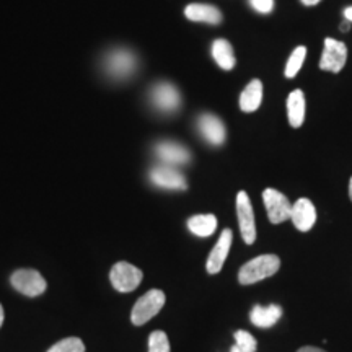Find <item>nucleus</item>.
Returning <instances> with one entry per match:
<instances>
[{
    "mask_svg": "<svg viewBox=\"0 0 352 352\" xmlns=\"http://www.w3.org/2000/svg\"><path fill=\"white\" fill-rule=\"evenodd\" d=\"M297 352H324L318 349V347H311V346H307V347H302V349H298Z\"/></svg>",
    "mask_w": 352,
    "mask_h": 352,
    "instance_id": "obj_26",
    "label": "nucleus"
},
{
    "mask_svg": "<svg viewBox=\"0 0 352 352\" xmlns=\"http://www.w3.org/2000/svg\"><path fill=\"white\" fill-rule=\"evenodd\" d=\"M151 182L158 188L164 189H186V178H184L182 171H178L173 166L164 165L155 166L151 171Z\"/></svg>",
    "mask_w": 352,
    "mask_h": 352,
    "instance_id": "obj_11",
    "label": "nucleus"
},
{
    "mask_svg": "<svg viewBox=\"0 0 352 352\" xmlns=\"http://www.w3.org/2000/svg\"><path fill=\"white\" fill-rule=\"evenodd\" d=\"M344 19L349 20L351 23H352V7H347L346 10H344Z\"/></svg>",
    "mask_w": 352,
    "mask_h": 352,
    "instance_id": "obj_28",
    "label": "nucleus"
},
{
    "mask_svg": "<svg viewBox=\"0 0 352 352\" xmlns=\"http://www.w3.org/2000/svg\"><path fill=\"white\" fill-rule=\"evenodd\" d=\"M47 352H85V344L78 338H65L56 342Z\"/></svg>",
    "mask_w": 352,
    "mask_h": 352,
    "instance_id": "obj_23",
    "label": "nucleus"
},
{
    "mask_svg": "<svg viewBox=\"0 0 352 352\" xmlns=\"http://www.w3.org/2000/svg\"><path fill=\"white\" fill-rule=\"evenodd\" d=\"M155 153L157 157L164 162L165 165H184L191 160V153L184 145L170 142V140H165V142H160L155 145Z\"/></svg>",
    "mask_w": 352,
    "mask_h": 352,
    "instance_id": "obj_14",
    "label": "nucleus"
},
{
    "mask_svg": "<svg viewBox=\"0 0 352 352\" xmlns=\"http://www.w3.org/2000/svg\"><path fill=\"white\" fill-rule=\"evenodd\" d=\"M197 129H199L202 138L212 145H222L226 140V126L215 114H201L199 120H197Z\"/></svg>",
    "mask_w": 352,
    "mask_h": 352,
    "instance_id": "obj_13",
    "label": "nucleus"
},
{
    "mask_svg": "<svg viewBox=\"0 0 352 352\" xmlns=\"http://www.w3.org/2000/svg\"><path fill=\"white\" fill-rule=\"evenodd\" d=\"M138 69V57L129 50H111L103 57V70L114 80H126Z\"/></svg>",
    "mask_w": 352,
    "mask_h": 352,
    "instance_id": "obj_2",
    "label": "nucleus"
},
{
    "mask_svg": "<svg viewBox=\"0 0 352 352\" xmlns=\"http://www.w3.org/2000/svg\"><path fill=\"white\" fill-rule=\"evenodd\" d=\"M184 15L188 20L199 21V23L219 25L222 21V12L209 3H191L184 8Z\"/></svg>",
    "mask_w": 352,
    "mask_h": 352,
    "instance_id": "obj_15",
    "label": "nucleus"
},
{
    "mask_svg": "<svg viewBox=\"0 0 352 352\" xmlns=\"http://www.w3.org/2000/svg\"><path fill=\"white\" fill-rule=\"evenodd\" d=\"M151 101L158 111L173 113L182 107V95L175 85L168 82H160L152 87Z\"/></svg>",
    "mask_w": 352,
    "mask_h": 352,
    "instance_id": "obj_8",
    "label": "nucleus"
},
{
    "mask_svg": "<svg viewBox=\"0 0 352 352\" xmlns=\"http://www.w3.org/2000/svg\"><path fill=\"white\" fill-rule=\"evenodd\" d=\"M165 294L158 289L148 290L145 296H142L135 302L134 308H132L131 321L135 327H142L148 320H152L158 311L165 305Z\"/></svg>",
    "mask_w": 352,
    "mask_h": 352,
    "instance_id": "obj_3",
    "label": "nucleus"
},
{
    "mask_svg": "<svg viewBox=\"0 0 352 352\" xmlns=\"http://www.w3.org/2000/svg\"><path fill=\"white\" fill-rule=\"evenodd\" d=\"M287 118L292 127H300L305 121V95L302 90H294L287 98Z\"/></svg>",
    "mask_w": 352,
    "mask_h": 352,
    "instance_id": "obj_18",
    "label": "nucleus"
},
{
    "mask_svg": "<svg viewBox=\"0 0 352 352\" xmlns=\"http://www.w3.org/2000/svg\"><path fill=\"white\" fill-rule=\"evenodd\" d=\"M188 228L197 236H210L217 230V219L212 214L195 215L188 220Z\"/></svg>",
    "mask_w": 352,
    "mask_h": 352,
    "instance_id": "obj_20",
    "label": "nucleus"
},
{
    "mask_svg": "<svg viewBox=\"0 0 352 352\" xmlns=\"http://www.w3.org/2000/svg\"><path fill=\"white\" fill-rule=\"evenodd\" d=\"M347 59V47L342 41L327 38L324 39V50L320 59V69L328 70V72L340 74L344 69Z\"/></svg>",
    "mask_w": 352,
    "mask_h": 352,
    "instance_id": "obj_9",
    "label": "nucleus"
},
{
    "mask_svg": "<svg viewBox=\"0 0 352 352\" xmlns=\"http://www.w3.org/2000/svg\"><path fill=\"white\" fill-rule=\"evenodd\" d=\"M13 287L26 297H38L46 290L47 284L44 277L34 270H19L10 277Z\"/></svg>",
    "mask_w": 352,
    "mask_h": 352,
    "instance_id": "obj_5",
    "label": "nucleus"
},
{
    "mask_svg": "<svg viewBox=\"0 0 352 352\" xmlns=\"http://www.w3.org/2000/svg\"><path fill=\"white\" fill-rule=\"evenodd\" d=\"M212 57L220 69L232 70L235 67V54H233L232 44L227 39H215L212 43Z\"/></svg>",
    "mask_w": 352,
    "mask_h": 352,
    "instance_id": "obj_19",
    "label": "nucleus"
},
{
    "mask_svg": "<svg viewBox=\"0 0 352 352\" xmlns=\"http://www.w3.org/2000/svg\"><path fill=\"white\" fill-rule=\"evenodd\" d=\"M263 201L264 206H266V212L271 223H283L285 220H290L292 204H290L287 196H284L283 192L272 188L264 189Z\"/></svg>",
    "mask_w": 352,
    "mask_h": 352,
    "instance_id": "obj_6",
    "label": "nucleus"
},
{
    "mask_svg": "<svg viewBox=\"0 0 352 352\" xmlns=\"http://www.w3.org/2000/svg\"><path fill=\"white\" fill-rule=\"evenodd\" d=\"M349 197H351V201H352V178H351V182H349Z\"/></svg>",
    "mask_w": 352,
    "mask_h": 352,
    "instance_id": "obj_31",
    "label": "nucleus"
},
{
    "mask_svg": "<svg viewBox=\"0 0 352 352\" xmlns=\"http://www.w3.org/2000/svg\"><path fill=\"white\" fill-rule=\"evenodd\" d=\"M236 215H239L241 239L245 243L253 245L256 240V223H254V212L250 196L245 191H240L236 196Z\"/></svg>",
    "mask_w": 352,
    "mask_h": 352,
    "instance_id": "obj_7",
    "label": "nucleus"
},
{
    "mask_svg": "<svg viewBox=\"0 0 352 352\" xmlns=\"http://www.w3.org/2000/svg\"><path fill=\"white\" fill-rule=\"evenodd\" d=\"M290 220H292V223L296 226L297 230L300 232L310 230L316 222V209L314 202L307 199V197H300V199L292 206V210H290Z\"/></svg>",
    "mask_w": 352,
    "mask_h": 352,
    "instance_id": "obj_12",
    "label": "nucleus"
},
{
    "mask_svg": "<svg viewBox=\"0 0 352 352\" xmlns=\"http://www.w3.org/2000/svg\"><path fill=\"white\" fill-rule=\"evenodd\" d=\"M109 279H111L113 287L120 290V292H132L142 283L144 272L139 267H135L134 264L120 261L111 267Z\"/></svg>",
    "mask_w": 352,
    "mask_h": 352,
    "instance_id": "obj_4",
    "label": "nucleus"
},
{
    "mask_svg": "<svg viewBox=\"0 0 352 352\" xmlns=\"http://www.w3.org/2000/svg\"><path fill=\"white\" fill-rule=\"evenodd\" d=\"M2 323H3V307L0 305V327H2Z\"/></svg>",
    "mask_w": 352,
    "mask_h": 352,
    "instance_id": "obj_30",
    "label": "nucleus"
},
{
    "mask_svg": "<svg viewBox=\"0 0 352 352\" xmlns=\"http://www.w3.org/2000/svg\"><path fill=\"white\" fill-rule=\"evenodd\" d=\"M148 352H170L168 336L164 331H153L148 336Z\"/></svg>",
    "mask_w": 352,
    "mask_h": 352,
    "instance_id": "obj_24",
    "label": "nucleus"
},
{
    "mask_svg": "<svg viewBox=\"0 0 352 352\" xmlns=\"http://www.w3.org/2000/svg\"><path fill=\"white\" fill-rule=\"evenodd\" d=\"M300 2L303 3V6H307V7H311V6H316V3H320L321 0H300Z\"/></svg>",
    "mask_w": 352,
    "mask_h": 352,
    "instance_id": "obj_27",
    "label": "nucleus"
},
{
    "mask_svg": "<svg viewBox=\"0 0 352 352\" xmlns=\"http://www.w3.org/2000/svg\"><path fill=\"white\" fill-rule=\"evenodd\" d=\"M280 316H283V308L272 303L267 307L254 305L252 314H250V320L258 328H271L279 321Z\"/></svg>",
    "mask_w": 352,
    "mask_h": 352,
    "instance_id": "obj_16",
    "label": "nucleus"
},
{
    "mask_svg": "<svg viewBox=\"0 0 352 352\" xmlns=\"http://www.w3.org/2000/svg\"><path fill=\"white\" fill-rule=\"evenodd\" d=\"M263 101V82L254 78L245 87L240 95V109L245 113H253L261 107Z\"/></svg>",
    "mask_w": 352,
    "mask_h": 352,
    "instance_id": "obj_17",
    "label": "nucleus"
},
{
    "mask_svg": "<svg viewBox=\"0 0 352 352\" xmlns=\"http://www.w3.org/2000/svg\"><path fill=\"white\" fill-rule=\"evenodd\" d=\"M280 267V259L276 254H261L240 267L239 280L241 285H252L274 276Z\"/></svg>",
    "mask_w": 352,
    "mask_h": 352,
    "instance_id": "obj_1",
    "label": "nucleus"
},
{
    "mask_svg": "<svg viewBox=\"0 0 352 352\" xmlns=\"http://www.w3.org/2000/svg\"><path fill=\"white\" fill-rule=\"evenodd\" d=\"M305 57H307V47L305 46H298L294 50L292 54L287 59V64H285V77L287 78H294L300 72L303 63H305Z\"/></svg>",
    "mask_w": 352,
    "mask_h": 352,
    "instance_id": "obj_21",
    "label": "nucleus"
},
{
    "mask_svg": "<svg viewBox=\"0 0 352 352\" xmlns=\"http://www.w3.org/2000/svg\"><path fill=\"white\" fill-rule=\"evenodd\" d=\"M256 347L258 342L253 334L240 329L235 333V346L232 347L230 352H256Z\"/></svg>",
    "mask_w": 352,
    "mask_h": 352,
    "instance_id": "obj_22",
    "label": "nucleus"
},
{
    "mask_svg": "<svg viewBox=\"0 0 352 352\" xmlns=\"http://www.w3.org/2000/svg\"><path fill=\"white\" fill-rule=\"evenodd\" d=\"M250 6L258 13H270L274 8V0H250Z\"/></svg>",
    "mask_w": 352,
    "mask_h": 352,
    "instance_id": "obj_25",
    "label": "nucleus"
},
{
    "mask_svg": "<svg viewBox=\"0 0 352 352\" xmlns=\"http://www.w3.org/2000/svg\"><path fill=\"white\" fill-rule=\"evenodd\" d=\"M233 241V233L230 228H226L220 235V239L215 243L214 250L210 252L208 263H206V270H208L209 274H217V272L222 271L223 264H226V259L228 256V252L232 248Z\"/></svg>",
    "mask_w": 352,
    "mask_h": 352,
    "instance_id": "obj_10",
    "label": "nucleus"
},
{
    "mask_svg": "<svg viewBox=\"0 0 352 352\" xmlns=\"http://www.w3.org/2000/svg\"><path fill=\"white\" fill-rule=\"evenodd\" d=\"M349 23H351L349 20H346L344 23H342V26H341V30H342V32H347V30H349Z\"/></svg>",
    "mask_w": 352,
    "mask_h": 352,
    "instance_id": "obj_29",
    "label": "nucleus"
}]
</instances>
